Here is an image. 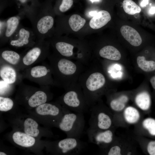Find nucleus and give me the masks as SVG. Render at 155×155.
Listing matches in <instances>:
<instances>
[{
    "label": "nucleus",
    "mask_w": 155,
    "mask_h": 155,
    "mask_svg": "<svg viewBox=\"0 0 155 155\" xmlns=\"http://www.w3.org/2000/svg\"><path fill=\"white\" fill-rule=\"evenodd\" d=\"M45 6L38 9L30 20L37 40L50 38L53 32V12L50 7Z\"/></svg>",
    "instance_id": "obj_1"
},
{
    "label": "nucleus",
    "mask_w": 155,
    "mask_h": 155,
    "mask_svg": "<svg viewBox=\"0 0 155 155\" xmlns=\"http://www.w3.org/2000/svg\"><path fill=\"white\" fill-rule=\"evenodd\" d=\"M50 43L48 40H37L35 44L22 54L18 71L23 70L38 63L43 62L49 56Z\"/></svg>",
    "instance_id": "obj_2"
},
{
    "label": "nucleus",
    "mask_w": 155,
    "mask_h": 155,
    "mask_svg": "<svg viewBox=\"0 0 155 155\" xmlns=\"http://www.w3.org/2000/svg\"><path fill=\"white\" fill-rule=\"evenodd\" d=\"M58 125L66 133L67 137L80 138L85 126L84 114L68 111L63 114Z\"/></svg>",
    "instance_id": "obj_3"
},
{
    "label": "nucleus",
    "mask_w": 155,
    "mask_h": 155,
    "mask_svg": "<svg viewBox=\"0 0 155 155\" xmlns=\"http://www.w3.org/2000/svg\"><path fill=\"white\" fill-rule=\"evenodd\" d=\"M21 73L23 79H27L40 86H48L53 84L51 67L44 62L41 65L28 67Z\"/></svg>",
    "instance_id": "obj_4"
},
{
    "label": "nucleus",
    "mask_w": 155,
    "mask_h": 155,
    "mask_svg": "<svg viewBox=\"0 0 155 155\" xmlns=\"http://www.w3.org/2000/svg\"><path fill=\"white\" fill-rule=\"evenodd\" d=\"M90 108L89 127L104 130L111 129L113 120L108 110L96 104Z\"/></svg>",
    "instance_id": "obj_5"
},
{
    "label": "nucleus",
    "mask_w": 155,
    "mask_h": 155,
    "mask_svg": "<svg viewBox=\"0 0 155 155\" xmlns=\"http://www.w3.org/2000/svg\"><path fill=\"white\" fill-rule=\"evenodd\" d=\"M37 38L32 29L23 26L20 24L18 29L10 39V45L18 48L33 46L36 43Z\"/></svg>",
    "instance_id": "obj_6"
},
{
    "label": "nucleus",
    "mask_w": 155,
    "mask_h": 155,
    "mask_svg": "<svg viewBox=\"0 0 155 155\" xmlns=\"http://www.w3.org/2000/svg\"><path fill=\"white\" fill-rule=\"evenodd\" d=\"M62 100L66 109L71 111L84 114L89 108L84 93L78 90L68 91L64 95Z\"/></svg>",
    "instance_id": "obj_7"
},
{
    "label": "nucleus",
    "mask_w": 155,
    "mask_h": 155,
    "mask_svg": "<svg viewBox=\"0 0 155 155\" xmlns=\"http://www.w3.org/2000/svg\"><path fill=\"white\" fill-rule=\"evenodd\" d=\"M86 133L90 142L103 148L109 146L113 140V133L111 129L104 130L89 127Z\"/></svg>",
    "instance_id": "obj_8"
},
{
    "label": "nucleus",
    "mask_w": 155,
    "mask_h": 155,
    "mask_svg": "<svg viewBox=\"0 0 155 155\" xmlns=\"http://www.w3.org/2000/svg\"><path fill=\"white\" fill-rule=\"evenodd\" d=\"M1 79L5 82L14 85H19L22 82L23 78L20 71L13 66L0 62Z\"/></svg>",
    "instance_id": "obj_9"
},
{
    "label": "nucleus",
    "mask_w": 155,
    "mask_h": 155,
    "mask_svg": "<svg viewBox=\"0 0 155 155\" xmlns=\"http://www.w3.org/2000/svg\"><path fill=\"white\" fill-rule=\"evenodd\" d=\"M25 17V16L24 14L18 13L17 15L6 19L5 31L2 36L0 38L1 46L8 42L10 39L19 27L21 20Z\"/></svg>",
    "instance_id": "obj_10"
},
{
    "label": "nucleus",
    "mask_w": 155,
    "mask_h": 155,
    "mask_svg": "<svg viewBox=\"0 0 155 155\" xmlns=\"http://www.w3.org/2000/svg\"><path fill=\"white\" fill-rule=\"evenodd\" d=\"M22 57V55L14 51L7 49H0V62L13 66L18 71Z\"/></svg>",
    "instance_id": "obj_11"
},
{
    "label": "nucleus",
    "mask_w": 155,
    "mask_h": 155,
    "mask_svg": "<svg viewBox=\"0 0 155 155\" xmlns=\"http://www.w3.org/2000/svg\"><path fill=\"white\" fill-rule=\"evenodd\" d=\"M68 111L63 112L57 105L46 103L37 106L36 108V113L39 115H49L54 118L61 119L64 113Z\"/></svg>",
    "instance_id": "obj_12"
},
{
    "label": "nucleus",
    "mask_w": 155,
    "mask_h": 155,
    "mask_svg": "<svg viewBox=\"0 0 155 155\" xmlns=\"http://www.w3.org/2000/svg\"><path fill=\"white\" fill-rule=\"evenodd\" d=\"M120 32L124 38L132 45L137 46L141 44L142 38L139 33L134 28L124 25L121 27Z\"/></svg>",
    "instance_id": "obj_13"
},
{
    "label": "nucleus",
    "mask_w": 155,
    "mask_h": 155,
    "mask_svg": "<svg viewBox=\"0 0 155 155\" xmlns=\"http://www.w3.org/2000/svg\"><path fill=\"white\" fill-rule=\"evenodd\" d=\"M60 55L65 57H70L73 55L74 46L62 40L56 38L48 40Z\"/></svg>",
    "instance_id": "obj_14"
},
{
    "label": "nucleus",
    "mask_w": 155,
    "mask_h": 155,
    "mask_svg": "<svg viewBox=\"0 0 155 155\" xmlns=\"http://www.w3.org/2000/svg\"><path fill=\"white\" fill-rule=\"evenodd\" d=\"M111 19L109 13L107 11L102 10L97 13L91 19L89 24L94 29H98L106 25Z\"/></svg>",
    "instance_id": "obj_15"
},
{
    "label": "nucleus",
    "mask_w": 155,
    "mask_h": 155,
    "mask_svg": "<svg viewBox=\"0 0 155 155\" xmlns=\"http://www.w3.org/2000/svg\"><path fill=\"white\" fill-rule=\"evenodd\" d=\"M42 89L36 88L34 93L30 96H27L26 98L28 105L32 107H37L45 103L47 101L48 96L45 91Z\"/></svg>",
    "instance_id": "obj_16"
},
{
    "label": "nucleus",
    "mask_w": 155,
    "mask_h": 155,
    "mask_svg": "<svg viewBox=\"0 0 155 155\" xmlns=\"http://www.w3.org/2000/svg\"><path fill=\"white\" fill-rule=\"evenodd\" d=\"M12 138L15 143L23 147L32 146L35 142L33 137L20 131L15 132L13 135Z\"/></svg>",
    "instance_id": "obj_17"
},
{
    "label": "nucleus",
    "mask_w": 155,
    "mask_h": 155,
    "mask_svg": "<svg viewBox=\"0 0 155 155\" xmlns=\"http://www.w3.org/2000/svg\"><path fill=\"white\" fill-rule=\"evenodd\" d=\"M99 54L103 58L109 60L118 61L121 58L120 52L115 47L111 45L105 46L100 50Z\"/></svg>",
    "instance_id": "obj_18"
},
{
    "label": "nucleus",
    "mask_w": 155,
    "mask_h": 155,
    "mask_svg": "<svg viewBox=\"0 0 155 155\" xmlns=\"http://www.w3.org/2000/svg\"><path fill=\"white\" fill-rule=\"evenodd\" d=\"M135 102L137 106L141 109L146 111L149 108L150 105V96L146 92H141L136 96Z\"/></svg>",
    "instance_id": "obj_19"
},
{
    "label": "nucleus",
    "mask_w": 155,
    "mask_h": 155,
    "mask_svg": "<svg viewBox=\"0 0 155 155\" xmlns=\"http://www.w3.org/2000/svg\"><path fill=\"white\" fill-rule=\"evenodd\" d=\"M123 117L127 123L130 124H134L139 120L140 115L136 108L132 106H129L124 110Z\"/></svg>",
    "instance_id": "obj_20"
},
{
    "label": "nucleus",
    "mask_w": 155,
    "mask_h": 155,
    "mask_svg": "<svg viewBox=\"0 0 155 155\" xmlns=\"http://www.w3.org/2000/svg\"><path fill=\"white\" fill-rule=\"evenodd\" d=\"M128 99L127 96L124 95L113 99L109 102L110 108L111 110L115 112L121 111L125 108Z\"/></svg>",
    "instance_id": "obj_21"
},
{
    "label": "nucleus",
    "mask_w": 155,
    "mask_h": 155,
    "mask_svg": "<svg viewBox=\"0 0 155 155\" xmlns=\"http://www.w3.org/2000/svg\"><path fill=\"white\" fill-rule=\"evenodd\" d=\"M24 125L25 133L33 137L38 136L39 133L38 129V124L34 120L30 118H27L24 121Z\"/></svg>",
    "instance_id": "obj_22"
},
{
    "label": "nucleus",
    "mask_w": 155,
    "mask_h": 155,
    "mask_svg": "<svg viewBox=\"0 0 155 155\" xmlns=\"http://www.w3.org/2000/svg\"><path fill=\"white\" fill-rule=\"evenodd\" d=\"M68 22L71 29L74 31L77 32L84 27L86 21L80 15L74 14L70 17Z\"/></svg>",
    "instance_id": "obj_23"
},
{
    "label": "nucleus",
    "mask_w": 155,
    "mask_h": 155,
    "mask_svg": "<svg viewBox=\"0 0 155 155\" xmlns=\"http://www.w3.org/2000/svg\"><path fill=\"white\" fill-rule=\"evenodd\" d=\"M137 61L138 66L145 72H151L155 70L154 61L146 60L143 56H138L137 58Z\"/></svg>",
    "instance_id": "obj_24"
},
{
    "label": "nucleus",
    "mask_w": 155,
    "mask_h": 155,
    "mask_svg": "<svg viewBox=\"0 0 155 155\" xmlns=\"http://www.w3.org/2000/svg\"><path fill=\"white\" fill-rule=\"evenodd\" d=\"M123 7L125 12L129 15L139 13L141 10L140 7L132 0H124L123 2Z\"/></svg>",
    "instance_id": "obj_25"
},
{
    "label": "nucleus",
    "mask_w": 155,
    "mask_h": 155,
    "mask_svg": "<svg viewBox=\"0 0 155 155\" xmlns=\"http://www.w3.org/2000/svg\"><path fill=\"white\" fill-rule=\"evenodd\" d=\"M13 102L10 98L0 96V111H7L11 110L13 105Z\"/></svg>",
    "instance_id": "obj_26"
},
{
    "label": "nucleus",
    "mask_w": 155,
    "mask_h": 155,
    "mask_svg": "<svg viewBox=\"0 0 155 155\" xmlns=\"http://www.w3.org/2000/svg\"><path fill=\"white\" fill-rule=\"evenodd\" d=\"M142 125L151 135L155 136V119L152 118H146L143 121Z\"/></svg>",
    "instance_id": "obj_27"
},
{
    "label": "nucleus",
    "mask_w": 155,
    "mask_h": 155,
    "mask_svg": "<svg viewBox=\"0 0 155 155\" xmlns=\"http://www.w3.org/2000/svg\"><path fill=\"white\" fill-rule=\"evenodd\" d=\"M73 3V0H62L57 13L60 14L67 11L71 7Z\"/></svg>",
    "instance_id": "obj_28"
},
{
    "label": "nucleus",
    "mask_w": 155,
    "mask_h": 155,
    "mask_svg": "<svg viewBox=\"0 0 155 155\" xmlns=\"http://www.w3.org/2000/svg\"><path fill=\"white\" fill-rule=\"evenodd\" d=\"M15 85L8 84L1 79L0 80V95L7 93L12 89Z\"/></svg>",
    "instance_id": "obj_29"
},
{
    "label": "nucleus",
    "mask_w": 155,
    "mask_h": 155,
    "mask_svg": "<svg viewBox=\"0 0 155 155\" xmlns=\"http://www.w3.org/2000/svg\"><path fill=\"white\" fill-rule=\"evenodd\" d=\"M106 154L108 155H121V148L118 145L111 146L107 150Z\"/></svg>",
    "instance_id": "obj_30"
},
{
    "label": "nucleus",
    "mask_w": 155,
    "mask_h": 155,
    "mask_svg": "<svg viewBox=\"0 0 155 155\" xmlns=\"http://www.w3.org/2000/svg\"><path fill=\"white\" fill-rule=\"evenodd\" d=\"M147 150L150 155H155V141H151L148 143Z\"/></svg>",
    "instance_id": "obj_31"
},
{
    "label": "nucleus",
    "mask_w": 155,
    "mask_h": 155,
    "mask_svg": "<svg viewBox=\"0 0 155 155\" xmlns=\"http://www.w3.org/2000/svg\"><path fill=\"white\" fill-rule=\"evenodd\" d=\"M6 19H1L0 21V38L2 36L5 31Z\"/></svg>",
    "instance_id": "obj_32"
},
{
    "label": "nucleus",
    "mask_w": 155,
    "mask_h": 155,
    "mask_svg": "<svg viewBox=\"0 0 155 155\" xmlns=\"http://www.w3.org/2000/svg\"><path fill=\"white\" fill-rule=\"evenodd\" d=\"M150 82L153 88L155 90V75L150 79Z\"/></svg>",
    "instance_id": "obj_33"
},
{
    "label": "nucleus",
    "mask_w": 155,
    "mask_h": 155,
    "mask_svg": "<svg viewBox=\"0 0 155 155\" xmlns=\"http://www.w3.org/2000/svg\"><path fill=\"white\" fill-rule=\"evenodd\" d=\"M148 0H143L140 3V5L142 7L145 6L148 4Z\"/></svg>",
    "instance_id": "obj_34"
},
{
    "label": "nucleus",
    "mask_w": 155,
    "mask_h": 155,
    "mask_svg": "<svg viewBox=\"0 0 155 155\" xmlns=\"http://www.w3.org/2000/svg\"><path fill=\"white\" fill-rule=\"evenodd\" d=\"M20 3L22 5L25 6V5L27 3L28 0H18Z\"/></svg>",
    "instance_id": "obj_35"
},
{
    "label": "nucleus",
    "mask_w": 155,
    "mask_h": 155,
    "mask_svg": "<svg viewBox=\"0 0 155 155\" xmlns=\"http://www.w3.org/2000/svg\"><path fill=\"white\" fill-rule=\"evenodd\" d=\"M150 12L151 14H153L155 12V7H152L150 10Z\"/></svg>",
    "instance_id": "obj_36"
},
{
    "label": "nucleus",
    "mask_w": 155,
    "mask_h": 155,
    "mask_svg": "<svg viewBox=\"0 0 155 155\" xmlns=\"http://www.w3.org/2000/svg\"><path fill=\"white\" fill-rule=\"evenodd\" d=\"M0 155H6V154L3 152H0Z\"/></svg>",
    "instance_id": "obj_37"
},
{
    "label": "nucleus",
    "mask_w": 155,
    "mask_h": 155,
    "mask_svg": "<svg viewBox=\"0 0 155 155\" xmlns=\"http://www.w3.org/2000/svg\"><path fill=\"white\" fill-rule=\"evenodd\" d=\"M92 2H94V1H98L100 0H90Z\"/></svg>",
    "instance_id": "obj_38"
}]
</instances>
